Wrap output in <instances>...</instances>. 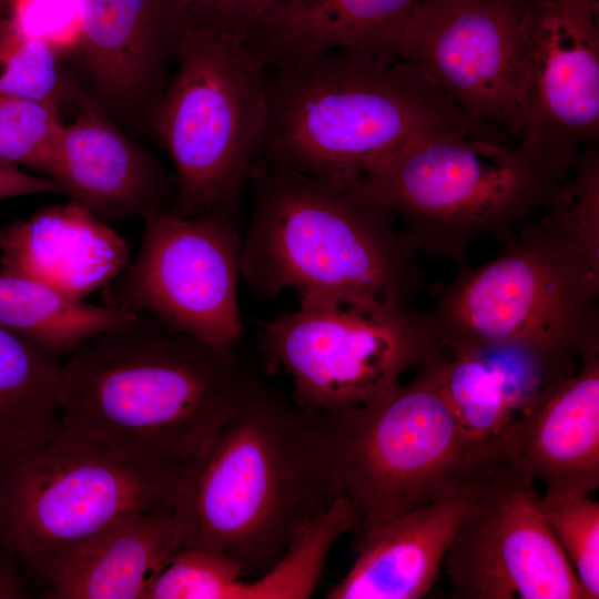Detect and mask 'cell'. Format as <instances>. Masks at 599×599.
I'll return each mask as SVG.
<instances>
[{"mask_svg": "<svg viewBox=\"0 0 599 599\" xmlns=\"http://www.w3.org/2000/svg\"><path fill=\"white\" fill-rule=\"evenodd\" d=\"M263 384L235 346L205 341L143 312L67 355L60 424L184 468Z\"/></svg>", "mask_w": 599, "mask_h": 599, "instance_id": "obj_1", "label": "cell"}, {"mask_svg": "<svg viewBox=\"0 0 599 599\" xmlns=\"http://www.w3.org/2000/svg\"><path fill=\"white\" fill-rule=\"evenodd\" d=\"M427 314L447 346H520L562 377L598 352V154L578 158L550 204L501 254L459 266Z\"/></svg>", "mask_w": 599, "mask_h": 599, "instance_id": "obj_2", "label": "cell"}, {"mask_svg": "<svg viewBox=\"0 0 599 599\" xmlns=\"http://www.w3.org/2000/svg\"><path fill=\"white\" fill-rule=\"evenodd\" d=\"M339 496L323 412L263 384L185 465L172 508L182 548L265 572Z\"/></svg>", "mask_w": 599, "mask_h": 599, "instance_id": "obj_3", "label": "cell"}, {"mask_svg": "<svg viewBox=\"0 0 599 599\" xmlns=\"http://www.w3.org/2000/svg\"><path fill=\"white\" fill-rule=\"evenodd\" d=\"M264 77L267 116L254 162L312 175L362 174L425 133L500 138L398 58L335 49L264 68Z\"/></svg>", "mask_w": 599, "mask_h": 599, "instance_id": "obj_4", "label": "cell"}, {"mask_svg": "<svg viewBox=\"0 0 599 599\" xmlns=\"http://www.w3.org/2000/svg\"><path fill=\"white\" fill-rule=\"evenodd\" d=\"M241 276L263 298L341 288L412 306L419 250L365 191L362 174L312 175L254 162Z\"/></svg>", "mask_w": 599, "mask_h": 599, "instance_id": "obj_5", "label": "cell"}, {"mask_svg": "<svg viewBox=\"0 0 599 599\" xmlns=\"http://www.w3.org/2000/svg\"><path fill=\"white\" fill-rule=\"evenodd\" d=\"M569 176L506 140L443 130L407 141L362 173V184L419 252L459 267L474 240H510Z\"/></svg>", "mask_w": 599, "mask_h": 599, "instance_id": "obj_6", "label": "cell"}, {"mask_svg": "<svg viewBox=\"0 0 599 599\" xmlns=\"http://www.w3.org/2000/svg\"><path fill=\"white\" fill-rule=\"evenodd\" d=\"M183 469L60 424L0 456V550L38 577L115 524L172 506Z\"/></svg>", "mask_w": 599, "mask_h": 599, "instance_id": "obj_7", "label": "cell"}, {"mask_svg": "<svg viewBox=\"0 0 599 599\" xmlns=\"http://www.w3.org/2000/svg\"><path fill=\"white\" fill-rule=\"evenodd\" d=\"M323 415L333 475L349 501L356 544L373 527L466 485L498 438L479 437L457 422L433 362L378 403Z\"/></svg>", "mask_w": 599, "mask_h": 599, "instance_id": "obj_8", "label": "cell"}, {"mask_svg": "<svg viewBox=\"0 0 599 599\" xmlns=\"http://www.w3.org/2000/svg\"><path fill=\"white\" fill-rule=\"evenodd\" d=\"M173 58L153 116L176 171L170 210L237 216L266 123L264 68L242 35L217 30L180 33Z\"/></svg>", "mask_w": 599, "mask_h": 599, "instance_id": "obj_9", "label": "cell"}, {"mask_svg": "<svg viewBox=\"0 0 599 599\" xmlns=\"http://www.w3.org/2000/svg\"><path fill=\"white\" fill-rule=\"evenodd\" d=\"M260 348L291 376L296 404L338 413L383 400L444 343L427 312L332 288L300 297L296 311L267 324Z\"/></svg>", "mask_w": 599, "mask_h": 599, "instance_id": "obj_10", "label": "cell"}, {"mask_svg": "<svg viewBox=\"0 0 599 599\" xmlns=\"http://www.w3.org/2000/svg\"><path fill=\"white\" fill-rule=\"evenodd\" d=\"M536 478L499 437L445 557L459 599H588L540 508Z\"/></svg>", "mask_w": 599, "mask_h": 599, "instance_id": "obj_11", "label": "cell"}, {"mask_svg": "<svg viewBox=\"0 0 599 599\" xmlns=\"http://www.w3.org/2000/svg\"><path fill=\"white\" fill-rule=\"evenodd\" d=\"M142 220L139 253L102 287L104 305L150 313L182 332L236 346L243 241L237 216L223 211L182 216L155 207Z\"/></svg>", "mask_w": 599, "mask_h": 599, "instance_id": "obj_12", "label": "cell"}, {"mask_svg": "<svg viewBox=\"0 0 599 599\" xmlns=\"http://www.w3.org/2000/svg\"><path fill=\"white\" fill-rule=\"evenodd\" d=\"M527 0H423L395 57L410 62L471 120L516 143L528 87Z\"/></svg>", "mask_w": 599, "mask_h": 599, "instance_id": "obj_13", "label": "cell"}, {"mask_svg": "<svg viewBox=\"0 0 599 599\" xmlns=\"http://www.w3.org/2000/svg\"><path fill=\"white\" fill-rule=\"evenodd\" d=\"M528 87L515 143L564 174L599 135V0H527Z\"/></svg>", "mask_w": 599, "mask_h": 599, "instance_id": "obj_14", "label": "cell"}, {"mask_svg": "<svg viewBox=\"0 0 599 599\" xmlns=\"http://www.w3.org/2000/svg\"><path fill=\"white\" fill-rule=\"evenodd\" d=\"M546 485V495H589L599 486V351L545 386L498 436Z\"/></svg>", "mask_w": 599, "mask_h": 599, "instance_id": "obj_15", "label": "cell"}, {"mask_svg": "<svg viewBox=\"0 0 599 599\" xmlns=\"http://www.w3.org/2000/svg\"><path fill=\"white\" fill-rule=\"evenodd\" d=\"M78 50L95 88L122 109L161 95L180 34L176 0H78Z\"/></svg>", "mask_w": 599, "mask_h": 599, "instance_id": "obj_16", "label": "cell"}, {"mask_svg": "<svg viewBox=\"0 0 599 599\" xmlns=\"http://www.w3.org/2000/svg\"><path fill=\"white\" fill-rule=\"evenodd\" d=\"M129 264L125 241L74 200L0 225V273L41 282L74 300L105 286Z\"/></svg>", "mask_w": 599, "mask_h": 599, "instance_id": "obj_17", "label": "cell"}, {"mask_svg": "<svg viewBox=\"0 0 599 599\" xmlns=\"http://www.w3.org/2000/svg\"><path fill=\"white\" fill-rule=\"evenodd\" d=\"M474 477L457 490L369 529L356 544L357 557L351 569L329 588L325 597H424L439 576L441 564L468 507Z\"/></svg>", "mask_w": 599, "mask_h": 599, "instance_id": "obj_18", "label": "cell"}, {"mask_svg": "<svg viewBox=\"0 0 599 599\" xmlns=\"http://www.w3.org/2000/svg\"><path fill=\"white\" fill-rule=\"evenodd\" d=\"M49 177L100 219L142 215L163 207L167 182L159 166L100 111L82 104L62 125Z\"/></svg>", "mask_w": 599, "mask_h": 599, "instance_id": "obj_19", "label": "cell"}, {"mask_svg": "<svg viewBox=\"0 0 599 599\" xmlns=\"http://www.w3.org/2000/svg\"><path fill=\"white\" fill-rule=\"evenodd\" d=\"M423 0H273L242 35L263 68L335 49L396 58L397 37Z\"/></svg>", "mask_w": 599, "mask_h": 599, "instance_id": "obj_20", "label": "cell"}, {"mask_svg": "<svg viewBox=\"0 0 599 599\" xmlns=\"http://www.w3.org/2000/svg\"><path fill=\"white\" fill-rule=\"evenodd\" d=\"M183 547L172 506L126 518L38 576L50 599H144Z\"/></svg>", "mask_w": 599, "mask_h": 599, "instance_id": "obj_21", "label": "cell"}, {"mask_svg": "<svg viewBox=\"0 0 599 599\" xmlns=\"http://www.w3.org/2000/svg\"><path fill=\"white\" fill-rule=\"evenodd\" d=\"M433 368L457 422L483 438L498 437L545 386L562 378L536 354L515 345H445Z\"/></svg>", "mask_w": 599, "mask_h": 599, "instance_id": "obj_22", "label": "cell"}, {"mask_svg": "<svg viewBox=\"0 0 599 599\" xmlns=\"http://www.w3.org/2000/svg\"><path fill=\"white\" fill-rule=\"evenodd\" d=\"M61 356L0 325V456L60 426Z\"/></svg>", "mask_w": 599, "mask_h": 599, "instance_id": "obj_23", "label": "cell"}, {"mask_svg": "<svg viewBox=\"0 0 599 599\" xmlns=\"http://www.w3.org/2000/svg\"><path fill=\"white\" fill-rule=\"evenodd\" d=\"M136 314L87 304L41 282L0 273V325L61 357Z\"/></svg>", "mask_w": 599, "mask_h": 599, "instance_id": "obj_24", "label": "cell"}, {"mask_svg": "<svg viewBox=\"0 0 599 599\" xmlns=\"http://www.w3.org/2000/svg\"><path fill=\"white\" fill-rule=\"evenodd\" d=\"M349 501L339 496L333 505L302 527L282 557L252 582L241 580L232 599H303L318 586L333 544L352 532Z\"/></svg>", "mask_w": 599, "mask_h": 599, "instance_id": "obj_25", "label": "cell"}, {"mask_svg": "<svg viewBox=\"0 0 599 599\" xmlns=\"http://www.w3.org/2000/svg\"><path fill=\"white\" fill-rule=\"evenodd\" d=\"M552 535L575 570L588 599L599 598V502L589 495L539 500Z\"/></svg>", "mask_w": 599, "mask_h": 599, "instance_id": "obj_26", "label": "cell"}, {"mask_svg": "<svg viewBox=\"0 0 599 599\" xmlns=\"http://www.w3.org/2000/svg\"><path fill=\"white\" fill-rule=\"evenodd\" d=\"M61 80L58 51L17 32L6 19L0 31V97L58 104Z\"/></svg>", "mask_w": 599, "mask_h": 599, "instance_id": "obj_27", "label": "cell"}, {"mask_svg": "<svg viewBox=\"0 0 599 599\" xmlns=\"http://www.w3.org/2000/svg\"><path fill=\"white\" fill-rule=\"evenodd\" d=\"M243 569L222 551L181 548L152 581L144 599H232Z\"/></svg>", "mask_w": 599, "mask_h": 599, "instance_id": "obj_28", "label": "cell"}, {"mask_svg": "<svg viewBox=\"0 0 599 599\" xmlns=\"http://www.w3.org/2000/svg\"><path fill=\"white\" fill-rule=\"evenodd\" d=\"M61 126L58 104L0 97V160L49 176Z\"/></svg>", "mask_w": 599, "mask_h": 599, "instance_id": "obj_29", "label": "cell"}, {"mask_svg": "<svg viewBox=\"0 0 599 599\" xmlns=\"http://www.w3.org/2000/svg\"><path fill=\"white\" fill-rule=\"evenodd\" d=\"M7 22L26 37L45 41L59 54L78 50V0H8Z\"/></svg>", "mask_w": 599, "mask_h": 599, "instance_id": "obj_30", "label": "cell"}, {"mask_svg": "<svg viewBox=\"0 0 599 599\" xmlns=\"http://www.w3.org/2000/svg\"><path fill=\"white\" fill-rule=\"evenodd\" d=\"M38 193L69 195V190L55 179L27 174L17 164L0 160V200Z\"/></svg>", "mask_w": 599, "mask_h": 599, "instance_id": "obj_31", "label": "cell"}, {"mask_svg": "<svg viewBox=\"0 0 599 599\" xmlns=\"http://www.w3.org/2000/svg\"><path fill=\"white\" fill-rule=\"evenodd\" d=\"M273 0H224L213 30L243 35Z\"/></svg>", "mask_w": 599, "mask_h": 599, "instance_id": "obj_32", "label": "cell"}, {"mask_svg": "<svg viewBox=\"0 0 599 599\" xmlns=\"http://www.w3.org/2000/svg\"><path fill=\"white\" fill-rule=\"evenodd\" d=\"M224 0H176L180 33L193 30H213Z\"/></svg>", "mask_w": 599, "mask_h": 599, "instance_id": "obj_33", "label": "cell"}, {"mask_svg": "<svg viewBox=\"0 0 599 599\" xmlns=\"http://www.w3.org/2000/svg\"><path fill=\"white\" fill-rule=\"evenodd\" d=\"M31 596L28 579L20 565L0 550V599H23Z\"/></svg>", "mask_w": 599, "mask_h": 599, "instance_id": "obj_34", "label": "cell"}, {"mask_svg": "<svg viewBox=\"0 0 599 599\" xmlns=\"http://www.w3.org/2000/svg\"><path fill=\"white\" fill-rule=\"evenodd\" d=\"M8 0H0V31L7 19Z\"/></svg>", "mask_w": 599, "mask_h": 599, "instance_id": "obj_35", "label": "cell"}]
</instances>
